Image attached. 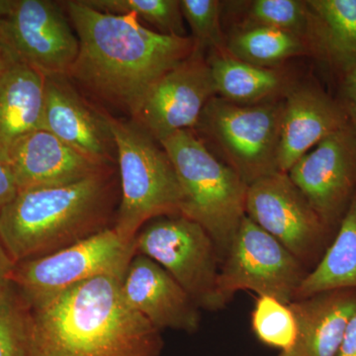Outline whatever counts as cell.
Instances as JSON below:
<instances>
[{
  "label": "cell",
  "instance_id": "1",
  "mask_svg": "<svg viewBox=\"0 0 356 356\" xmlns=\"http://www.w3.org/2000/svg\"><path fill=\"white\" fill-rule=\"evenodd\" d=\"M60 2L79 39L67 76L93 100L132 120L156 81L195 49L191 37L147 29L134 14L102 13L83 0Z\"/></svg>",
  "mask_w": 356,
  "mask_h": 356
},
{
  "label": "cell",
  "instance_id": "2",
  "mask_svg": "<svg viewBox=\"0 0 356 356\" xmlns=\"http://www.w3.org/2000/svg\"><path fill=\"white\" fill-rule=\"evenodd\" d=\"M123 276H96L31 309V355L161 356V331L129 305Z\"/></svg>",
  "mask_w": 356,
  "mask_h": 356
},
{
  "label": "cell",
  "instance_id": "3",
  "mask_svg": "<svg viewBox=\"0 0 356 356\" xmlns=\"http://www.w3.org/2000/svg\"><path fill=\"white\" fill-rule=\"evenodd\" d=\"M120 201L117 168L74 184L25 189L0 215V238L16 264L113 227Z\"/></svg>",
  "mask_w": 356,
  "mask_h": 356
},
{
  "label": "cell",
  "instance_id": "4",
  "mask_svg": "<svg viewBox=\"0 0 356 356\" xmlns=\"http://www.w3.org/2000/svg\"><path fill=\"white\" fill-rule=\"evenodd\" d=\"M161 145L177 172L180 215L209 234L222 261L245 217L248 184L193 130L175 133Z\"/></svg>",
  "mask_w": 356,
  "mask_h": 356
},
{
  "label": "cell",
  "instance_id": "5",
  "mask_svg": "<svg viewBox=\"0 0 356 356\" xmlns=\"http://www.w3.org/2000/svg\"><path fill=\"white\" fill-rule=\"evenodd\" d=\"M117 149L120 201L113 229L126 243L156 218L180 215L181 191L177 172L161 143L132 119L108 112Z\"/></svg>",
  "mask_w": 356,
  "mask_h": 356
},
{
  "label": "cell",
  "instance_id": "6",
  "mask_svg": "<svg viewBox=\"0 0 356 356\" xmlns=\"http://www.w3.org/2000/svg\"><path fill=\"white\" fill-rule=\"evenodd\" d=\"M283 102L236 104L211 98L199 118L197 130L212 143L222 161L248 185L278 172Z\"/></svg>",
  "mask_w": 356,
  "mask_h": 356
},
{
  "label": "cell",
  "instance_id": "7",
  "mask_svg": "<svg viewBox=\"0 0 356 356\" xmlns=\"http://www.w3.org/2000/svg\"><path fill=\"white\" fill-rule=\"evenodd\" d=\"M308 273L286 248L245 216L222 259L214 311L243 290L290 304Z\"/></svg>",
  "mask_w": 356,
  "mask_h": 356
},
{
  "label": "cell",
  "instance_id": "8",
  "mask_svg": "<svg viewBox=\"0 0 356 356\" xmlns=\"http://www.w3.org/2000/svg\"><path fill=\"white\" fill-rule=\"evenodd\" d=\"M136 255L113 227L57 252L16 264L11 281L30 309L69 288L104 274L124 275Z\"/></svg>",
  "mask_w": 356,
  "mask_h": 356
},
{
  "label": "cell",
  "instance_id": "9",
  "mask_svg": "<svg viewBox=\"0 0 356 356\" xmlns=\"http://www.w3.org/2000/svg\"><path fill=\"white\" fill-rule=\"evenodd\" d=\"M0 46L44 76L67 74L79 53L62 2L51 0H0Z\"/></svg>",
  "mask_w": 356,
  "mask_h": 356
},
{
  "label": "cell",
  "instance_id": "10",
  "mask_svg": "<svg viewBox=\"0 0 356 356\" xmlns=\"http://www.w3.org/2000/svg\"><path fill=\"white\" fill-rule=\"evenodd\" d=\"M135 248L170 274L199 308L214 311L221 259L200 225L181 215L159 218L138 233Z\"/></svg>",
  "mask_w": 356,
  "mask_h": 356
},
{
  "label": "cell",
  "instance_id": "11",
  "mask_svg": "<svg viewBox=\"0 0 356 356\" xmlns=\"http://www.w3.org/2000/svg\"><path fill=\"white\" fill-rule=\"evenodd\" d=\"M245 216L305 267L320 261L332 234L287 173H273L248 185Z\"/></svg>",
  "mask_w": 356,
  "mask_h": 356
},
{
  "label": "cell",
  "instance_id": "12",
  "mask_svg": "<svg viewBox=\"0 0 356 356\" xmlns=\"http://www.w3.org/2000/svg\"><path fill=\"white\" fill-rule=\"evenodd\" d=\"M287 175L334 233L356 192V137L350 122L302 156Z\"/></svg>",
  "mask_w": 356,
  "mask_h": 356
},
{
  "label": "cell",
  "instance_id": "13",
  "mask_svg": "<svg viewBox=\"0 0 356 356\" xmlns=\"http://www.w3.org/2000/svg\"><path fill=\"white\" fill-rule=\"evenodd\" d=\"M215 95L208 60L194 50L156 81L134 121L161 143L179 131L193 130Z\"/></svg>",
  "mask_w": 356,
  "mask_h": 356
},
{
  "label": "cell",
  "instance_id": "14",
  "mask_svg": "<svg viewBox=\"0 0 356 356\" xmlns=\"http://www.w3.org/2000/svg\"><path fill=\"white\" fill-rule=\"evenodd\" d=\"M42 129L95 163L117 168L108 111L88 102L67 74L46 76Z\"/></svg>",
  "mask_w": 356,
  "mask_h": 356
},
{
  "label": "cell",
  "instance_id": "15",
  "mask_svg": "<svg viewBox=\"0 0 356 356\" xmlns=\"http://www.w3.org/2000/svg\"><path fill=\"white\" fill-rule=\"evenodd\" d=\"M129 305L159 331L193 334L200 327V308L188 293L159 264L136 254L121 283Z\"/></svg>",
  "mask_w": 356,
  "mask_h": 356
},
{
  "label": "cell",
  "instance_id": "16",
  "mask_svg": "<svg viewBox=\"0 0 356 356\" xmlns=\"http://www.w3.org/2000/svg\"><path fill=\"white\" fill-rule=\"evenodd\" d=\"M7 163L19 191L74 184L115 168L95 163L44 129L18 140Z\"/></svg>",
  "mask_w": 356,
  "mask_h": 356
},
{
  "label": "cell",
  "instance_id": "17",
  "mask_svg": "<svg viewBox=\"0 0 356 356\" xmlns=\"http://www.w3.org/2000/svg\"><path fill=\"white\" fill-rule=\"evenodd\" d=\"M346 125L348 118L341 103L324 91L312 86L288 89L278 146V172H289L318 143Z\"/></svg>",
  "mask_w": 356,
  "mask_h": 356
},
{
  "label": "cell",
  "instance_id": "18",
  "mask_svg": "<svg viewBox=\"0 0 356 356\" xmlns=\"http://www.w3.org/2000/svg\"><path fill=\"white\" fill-rule=\"evenodd\" d=\"M296 318L294 346L277 356H334L356 311V290L318 293L289 304Z\"/></svg>",
  "mask_w": 356,
  "mask_h": 356
},
{
  "label": "cell",
  "instance_id": "19",
  "mask_svg": "<svg viewBox=\"0 0 356 356\" xmlns=\"http://www.w3.org/2000/svg\"><path fill=\"white\" fill-rule=\"evenodd\" d=\"M46 76L10 60L0 74V159L28 134L42 129Z\"/></svg>",
  "mask_w": 356,
  "mask_h": 356
},
{
  "label": "cell",
  "instance_id": "20",
  "mask_svg": "<svg viewBox=\"0 0 356 356\" xmlns=\"http://www.w3.org/2000/svg\"><path fill=\"white\" fill-rule=\"evenodd\" d=\"M308 42L346 74L356 67V0H309Z\"/></svg>",
  "mask_w": 356,
  "mask_h": 356
},
{
  "label": "cell",
  "instance_id": "21",
  "mask_svg": "<svg viewBox=\"0 0 356 356\" xmlns=\"http://www.w3.org/2000/svg\"><path fill=\"white\" fill-rule=\"evenodd\" d=\"M216 95L236 104H257L288 91L280 70L248 64L220 51L208 60Z\"/></svg>",
  "mask_w": 356,
  "mask_h": 356
},
{
  "label": "cell",
  "instance_id": "22",
  "mask_svg": "<svg viewBox=\"0 0 356 356\" xmlns=\"http://www.w3.org/2000/svg\"><path fill=\"white\" fill-rule=\"evenodd\" d=\"M337 231L331 245L302 281L294 300L332 290H356V192Z\"/></svg>",
  "mask_w": 356,
  "mask_h": 356
},
{
  "label": "cell",
  "instance_id": "23",
  "mask_svg": "<svg viewBox=\"0 0 356 356\" xmlns=\"http://www.w3.org/2000/svg\"><path fill=\"white\" fill-rule=\"evenodd\" d=\"M308 41L299 35L273 28L250 26L232 36L227 53L243 62L273 67L287 58L309 51Z\"/></svg>",
  "mask_w": 356,
  "mask_h": 356
},
{
  "label": "cell",
  "instance_id": "24",
  "mask_svg": "<svg viewBox=\"0 0 356 356\" xmlns=\"http://www.w3.org/2000/svg\"><path fill=\"white\" fill-rule=\"evenodd\" d=\"M0 356H32L31 309L11 280L0 285Z\"/></svg>",
  "mask_w": 356,
  "mask_h": 356
},
{
  "label": "cell",
  "instance_id": "25",
  "mask_svg": "<svg viewBox=\"0 0 356 356\" xmlns=\"http://www.w3.org/2000/svg\"><path fill=\"white\" fill-rule=\"evenodd\" d=\"M102 13L134 14L139 20L161 30L163 34L187 37L184 18L178 0H83Z\"/></svg>",
  "mask_w": 356,
  "mask_h": 356
},
{
  "label": "cell",
  "instance_id": "26",
  "mask_svg": "<svg viewBox=\"0 0 356 356\" xmlns=\"http://www.w3.org/2000/svg\"><path fill=\"white\" fill-rule=\"evenodd\" d=\"M254 336L269 348L285 353L297 339L296 318L289 304L269 296H259L252 313Z\"/></svg>",
  "mask_w": 356,
  "mask_h": 356
},
{
  "label": "cell",
  "instance_id": "27",
  "mask_svg": "<svg viewBox=\"0 0 356 356\" xmlns=\"http://www.w3.org/2000/svg\"><path fill=\"white\" fill-rule=\"evenodd\" d=\"M248 16L252 26L293 33L308 41L310 13L307 1L254 0L250 2Z\"/></svg>",
  "mask_w": 356,
  "mask_h": 356
},
{
  "label": "cell",
  "instance_id": "28",
  "mask_svg": "<svg viewBox=\"0 0 356 356\" xmlns=\"http://www.w3.org/2000/svg\"><path fill=\"white\" fill-rule=\"evenodd\" d=\"M182 15L191 27L194 50L202 53L204 49L221 50V2L217 0H181Z\"/></svg>",
  "mask_w": 356,
  "mask_h": 356
},
{
  "label": "cell",
  "instance_id": "29",
  "mask_svg": "<svg viewBox=\"0 0 356 356\" xmlns=\"http://www.w3.org/2000/svg\"><path fill=\"white\" fill-rule=\"evenodd\" d=\"M339 102L346 112L356 137V67L343 74L341 99Z\"/></svg>",
  "mask_w": 356,
  "mask_h": 356
},
{
  "label": "cell",
  "instance_id": "30",
  "mask_svg": "<svg viewBox=\"0 0 356 356\" xmlns=\"http://www.w3.org/2000/svg\"><path fill=\"white\" fill-rule=\"evenodd\" d=\"M19 188L16 184L10 165L0 159V215L17 195Z\"/></svg>",
  "mask_w": 356,
  "mask_h": 356
},
{
  "label": "cell",
  "instance_id": "31",
  "mask_svg": "<svg viewBox=\"0 0 356 356\" xmlns=\"http://www.w3.org/2000/svg\"><path fill=\"white\" fill-rule=\"evenodd\" d=\"M334 356H356V311L346 325L343 341Z\"/></svg>",
  "mask_w": 356,
  "mask_h": 356
},
{
  "label": "cell",
  "instance_id": "32",
  "mask_svg": "<svg viewBox=\"0 0 356 356\" xmlns=\"http://www.w3.org/2000/svg\"><path fill=\"white\" fill-rule=\"evenodd\" d=\"M15 267L16 262L8 254L0 238V285L11 280Z\"/></svg>",
  "mask_w": 356,
  "mask_h": 356
},
{
  "label": "cell",
  "instance_id": "33",
  "mask_svg": "<svg viewBox=\"0 0 356 356\" xmlns=\"http://www.w3.org/2000/svg\"><path fill=\"white\" fill-rule=\"evenodd\" d=\"M10 60V58L6 55V51H4L3 49H2V47L0 46V74H2V72H3L4 69L6 67V65L9 64Z\"/></svg>",
  "mask_w": 356,
  "mask_h": 356
}]
</instances>
